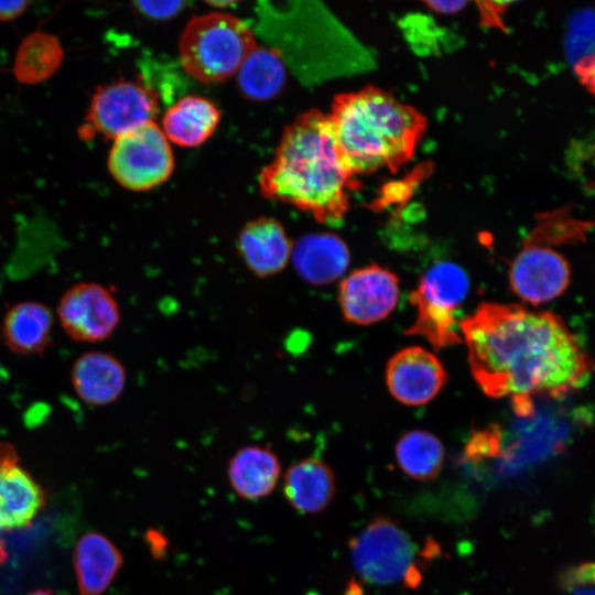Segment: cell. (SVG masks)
Instances as JSON below:
<instances>
[{
  "label": "cell",
  "instance_id": "1",
  "mask_svg": "<svg viewBox=\"0 0 595 595\" xmlns=\"http://www.w3.org/2000/svg\"><path fill=\"white\" fill-rule=\"evenodd\" d=\"M472 375L485 394L510 397L521 415L532 398L564 397L591 378L593 361L565 323L518 304L482 303L459 322Z\"/></svg>",
  "mask_w": 595,
  "mask_h": 595
},
{
  "label": "cell",
  "instance_id": "2",
  "mask_svg": "<svg viewBox=\"0 0 595 595\" xmlns=\"http://www.w3.org/2000/svg\"><path fill=\"white\" fill-rule=\"evenodd\" d=\"M354 176L339 152L328 115L312 109L285 127L273 160L260 172L259 186L264 197L336 225L358 186Z\"/></svg>",
  "mask_w": 595,
  "mask_h": 595
},
{
  "label": "cell",
  "instance_id": "3",
  "mask_svg": "<svg viewBox=\"0 0 595 595\" xmlns=\"http://www.w3.org/2000/svg\"><path fill=\"white\" fill-rule=\"evenodd\" d=\"M339 152L356 175L409 161L426 120L416 109L379 88L335 97L328 115Z\"/></svg>",
  "mask_w": 595,
  "mask_h": 595
},
{
  "label": "cell",
  "instance_id": "4",
  "mask_svg": "<svg viewBox=\"0 0 595 595\" xmlns=\"http://www.w3.org/2000/svg\"><path fill=\"white\" fill-rule=\"evenodd\" d=\"M257 47L249 26L224 12L195 17L178 42L184 69L205 84H218L236 74Z\"/></svg>",
  "mask_w": 595,
  "mask_h": 595
},
{
  "label": "cell",
  "instance_id": "5",
  "mask_svg": "<svg viewBox=\"0 0 595 595\" xmlns=\"http://www.w3.org/2000/svg\"><path fill=\"white\" fill-rule=\"evenodd\" d=\"M468 290L469 280L463 268L452 262L432 266L410 294L416 317L405 334L424 337L435 349L462 343L455 312Z\"/></svg>",
  "mask_w": 595,
  "mask_h": 595
},
{
  "label": "cell",
  "instance_id": "6",
  "mask_svg": "<svg viewBox=\"0 0 595 595\" xmlns=\"http://www.w3.org/2000/svg\"><path fill=\"white\" fill-rule=\"evenodd\" d=\"M358 575L374 585L404 582L415 587L421 574L415 566V545L393 520L377 517L348 543Z\"/></svg>",
  "mask_w": 595,
  "mask_h": 595
},
{
  "label": "cell",
  "instance_id": "7",
  "mask_svg": "<svg viewBox=\"0 0 595 595\" xmlns=\"http://www.w3.org/2000/svg\"><path fill=\"white\" fill-rule=\"evenodd\" d=\"M107 166L122 187L148 191L171 176L174 156L167 138L153 121L115 139Z\"/></svg>",
  "mask_w": 595,
  "mask_h": 595
},
{
  "label": "cell",
  "instance_id": "8",
  "mask_svg": "<svg viewBox=\"0 0 595 595\" xmlns=\"http://www.w3.org/2000/svg\"><path fill=\"white\" fill-rule=\"evenodd\" d=\"M159 110L154 90L140 83L119 80L98 87L91 96L79 136L115 140L150 122Z\"/></svg>",
  "mask_w": 595,
  "mask_h": 595
},
{
  "label": "cell",
  "instance_id": "9",
  "mask_svg": "<svg viewBox=\"0 0 595 595\" xmlns=\"http://www.w3.org/2000/svg\"><path fill=\"white\" fill-rule=\"evenodd\" d=\"M57 314L62 327L74 340L95 343L112 335L120 321L119 305L102 285L75 284L62 296Z\"/></svg>",
  "mask_w": 595,
  "mask_h": 595
},
{
  "label": "cell",
  "instance_id": "10",
  "mask_svg": "<svg viewBox=\"0 0 595 595\" xmlns=\"http://www.w3.org/2000/svg\"><path fill=\"white\" fill-rule=\"evenodd\" d=\"M571 270L562 253L550 246L524 242L509 270L511 290L521 300L539 305L560 296Z\"/></svg>",
  "mask_w": 595,
  "mask_h": 595
},
{
  "label": "cell",
  "instance_id": "11",
  "mask_svg": "<svg viewBox=\"0 0 595 595\" xmlns=\"http://www.w3.org/2000/svg\"><path fill=\"white\" fill-rule=\"evenodd\" d=\"M399 299V279L371 264L351 272L339 284L338 302L346 321L369 325L386 318Z\"/></svg>",
  "mask_w": 595,
  "mask_h": 595
},
{
  "label": "cell",
  "instance_id": "12",
  "mask_svg": "<svg viewBox=\"0 0 595 595\" xmlns=\"http://www.w3.org/2000/svg\"><path fill=\"white\" fill-rule=\"evenodd\" d=\"M386 380L391 396L399 402L423 405L437 396L447 381V374L435 355L413 346L389 359Z\"/></svg>",
  "mask_w": 595,
  "mask_h": 595
},
{
  "label": "cell",
  "instance_id": "13",
  "mask_svg": "<svg viewBox=\"0 0 595 595\" xmlns=\"http://www.w3.org/2000/svg\"><path fill=\"white\" fill-rule=\"evenodd\" d=\"M45 504L44 489L19 464L14 447L0 442V532L28 527Z\"/></svg>",
  "mask_w": 595,
  "mask_h": 595
},
{
  "label": "cell",
  "instance_id": "14",
  "mask_svg": "<svg viewBox=\"0 0 595 595\" xmlns=\"http://www.w3.org/2000/svg\"><path fill=\"white\" fill-rule=\"evenodd\" d=\"M293 244L282 224L271 217L248 221L238 236V251L256 277L266 279L288 266Z\"/></svg>",
  "mask_w": 595,
  "mask_h": 595
},
{
  "label": "cell",
  "instance_id": "15",
  "mask_svg": "<svg viewBox=\"0 0 595 595\" xmlns=\"http://www.w3.org/2000/svg\"><path fill=\"white\" fill-rule=\"evenodd\" d=\"M71 381L77 396L90 405H107L122 394L127 372L111 354L87 351L79 356L71 371Z\"/></svg>",
  "mask_w": 595,
  "mask_h": 595
},
{
  "label": "cell",
  "instance_id": "16",
  "mask_svg": "<svg viewBox=\"0 0 595 595\" xmlns=\"http://www.w3.org/2000/svg\"><path fill=\"white\" fill-rule=\"evenodd\" d=\"M346 244L329 232L309 234L293 244L291 259L298 274L315 285L337 280L348 268Z\"/></svg>",
  "mask_w": 595,
  "mask_h": 595
},
{
  "label": "cell",
  "instance_id": "17",
  "mask_svg": "<svg viewBox=\"0 0 595 595\" xmlns=\"http://www.w3.org/2000/svg\"><path fill=\"white\" fill-rule=\"evenodd\" d=\"M281 476V463L268 446L247 445L235 452L227 465L230 487L242 499L258 500L269 496Z\"/></svg>",
  "mask_w": 595,
  "mask_h": 595
},
{
  "label": "cell",
  "instance_id": "18",
  "mask_svg": "<svg viewBox=\"0 0 595 595\" xmlns=\"http://www.w3.org/2000/svg\"><path fill=\"white\" fill-rule=\"evenodd\" d=\"M335 475L322 459L307 457L291 465L283 476V495L303 515L323 511L333 500Z\"/></svg>",
  "mask_w": 595,
  "mask_h": 595
},
{
  "label": "cell",
  "instance_id": "19",
  "mask_svg": "<svg viewBox=\"0 0 595 595\" xmlns=\"http://www.w3.org/2000/svg\"><path fill=\"white\" fill-rule=\"evenodd\" d=\"M123 564L120 550L97 532L84 534L74 552V566L80 595H101Z\"/></svg>",
  "mask_w": 595,
  "mask_h": 595
},
{
  "label": "cell",
  "instance_id": "20",
  "mask_svg": "<svg viewBox=\"0 0 595 595\" xmlns=\"http://www.w3.org/2000/svg\"><path fill=\"white\" fill-rule=\"evenodd\" d=\"M220 119L216 105L203 97L181 98L162 118V131L181 147H197L215 131Z\"/></svg>",
  "mask_w": 595,
  "mask_h": 595
},
{
  "label": "cell",
  "instance_id": "21",
  "mask_svg": "<svg viewBox=\"0 0 595 595\" xmlns=\"http://www.w3.org/2000/svg\"><path fill=\"white\" fill-rule=\"evenodd\" d=\"M53 315L39 302L13 305L2 322V338L8 348L19 355L42 354L50 343Z\"/></svg>",
  "mask_w": 595,
  "mask_h": 595
},
{
  "label": "cell",
  "instance_id": "22",
  "mask_svg": "<svg viewBox=\"0 0 595 595\" xmlns=\"http://www.w3.org/2000/svg\"><path fill=\"white\" fill-rule=\"evenodd\" d=\"M64 55L63 45L56 35L42 30L33 31L20 42L12 73L21 84H42L57 73Z\"/></svg>",
  "mask_w": 595,
  "mask_h": 595
},
{
  "label": "cell",
  "instance_id": "23",
  "mask_svg": "<svg viewBox=\"0 0 595 595\" xmlns=\"http://www.w3.org/2000/svg\"><path fill=\"white\" fill-rule=\"evenodd\" d=\"M396 459L410 478L429 482L437 477L444 462V446L434 434L423 430L404 433L396 445Z\"/></svg>",
  "mask_w": 595,
  "mask_h": 595
},
{
  "label": "cell",
  "instance_id": "24",
  "mask_svg": "<svg viewBox=\"0 0 595 595\" xmlns=\"http://www.w3.org/2000/svg\"><path fill=\"white\" fill-rule=\"evenodd\" d=\"M237 73L240 91L253 100L275 97L285 83V68L275 50L257 47Z\"/></svg>",
  "mask_w": 595,
  "mask_h": 595
},
{
  "label": "cell",
  "instance_id": "25",
  "mask_svg": "<svg viewBox=\"0 0 595 595\" xmlns=\"http://www.w3.org/2000/svg\"><path fill=\"white\" fill-rule=\"evenodd\" d=\"M592 221L572 218L569 212L558 210L540 216L524 242L553 246L582 240Z\"/></svg>",
  "mask_w": 595,
  "mask_h": 595
},
{
  "label": "cell",
  "instance_id": "26",
  "mask_svg": "<svg viewBox=\"0 0 595 595\" xmlns=\"http://www.w3.org/2000/svg\"><path fill=\"white\" fill-rule=\"evenodd\" d=\"M566 48L573 65L595 55V9L584 10L571 20Z\"/></svg>",
  "mask_w": 595,
  "mask_h": 595
},
{
  "label": "cell",
  "instance_id": "27",
  "mask_svg": "<svg viewBox=\"0 0 595 595\" xmlns=\"http://www.w3.org/2000/svg\"><path fill=\"white\" fill-rule=\"evenodd\" d=\"M501 433L497 426H491L474 433L466 446V456L472 462H480L498 455Z\"/></svg>",
  "mask_w": 595,
  "mask_h": 595
},
{
  "label": "cell",
  "instance_id": "28",
  "mask_svg": "<svg viewBox=\"0 0 595 595\" xmlns=\"http://www.w3.org/2000/svg\"><path fill=\"white\" fill-rule=\"evenodd\" d=\"M183 1H139L136 6L145 15L155 19H166L175 15L184 7Z\"/></svg>",
  "mask_w": 595,
  "mask_h": 595
},
{
  "label": "cell",
  "instance_id": "29",
  "mask_svg": "<svg viewBox=\"0 0 595 595\" xmlns=\"http://www.w3.org/2000/svg\"><path fill=\"white\" fill-rule=\"evenodd\" d=\"M592 584L595 585V562L582 564L572 569L564 577V585Z\"/></svg>",
  "mask_w": 595,
  "mask_h": 595
},
{
  "label": "cell",
  "instance_id": "30",
  "mask_svg": "<svg viewBox=\"0 0 595 595\" xmlns=\"http://www.w3.org/2000/svg\"><path fill=\"white\" fill-rule=\"evenodd\" d=\"M574 71L582 84L595 94V55L574 65Z\"/></svg>",
  "mask_w": 595,
  "mask_h": 595
},
{
  "label": "cell",
  "instance_id": "31",
  "mask_svg": "<svg viewBox=\"0 0 595 595\" xmlns=\"http://www.w3.org/2000/svg\"><path fill=\"white\" fill-rule=\"evenodd\" d=\"M29 1H0V22H10L28 10Z\"/></svg>",
  "mask_w": 595,
  "mask_h": 595
},
{
  "label": "cell",
  "instance_id": "32",
  "mask_svg": "<svg viewBox=\"0 0 595 595\" xmlns=\"http://www.w3.org/2000/svg\"><path fill=\"white\" fill-rule=\"evenodd\" d=\"M145 540L148 541V544L150 545V550L153 555L161 556L164 555L166 551L167 542L165 540V537L161 536L159 531L155 530H149L145 536Z\"/></svg>",
  "mask_w": 595,
  "mask_h": 595
},
{
  "label": "cell",
  "instance_id": "33",
  "mask_svg": "<svg viewBox=\"0 0 595 595\" xmlns=\"http://www.w3.org/2000/svg\"><path fill=\"white\" fill-rule=\"evenodd\" d=\"M429 7H431L433 10L442 13H453L458 11L462 7L466 4V2L462 1H432L426 2Z\"/></svg>",
  "mask_w": 595,
  "mask_h": 595
},
{
  "label": "cell",
  "instance_id": "34",
  "mask_svg": "<svg viewBox=\"0 0 595 595\" xmlns=\"http://www.w3.org/2000/svg\"><path fill=\"white\" fill-rule=\"evenodd\" d=\"M565 587L571 591L572 595H595V585L592 584H576Z\"/></svg>",
  "mask_w": 595,
  "mask_h": 595
},
{
  "label": "cell",
  "instance_id": "35",
  "mask_svg": "<svg viewBox=\"0 0 595 595\" xmlns=\"http://www.w3.org/2000/svg\"><path fill=\"white\" fill-rule=\"evenodd\" d=\"M28 595H55V594L48 589H36Z\"/></svg>",
  "mask_w": 595,
  "mask_h": 595
},
{
  "label": "cell",
  "instance_id": "36",
  "mask_svg": "<svg viewBox=\"0 0 595 595\" xmlns=\"http://www.w3.org/2000/svg\"><path fill=\"white\" fill-rule=\"evenodd\" d=\"M210 6H214V7H225V6H229L231 4L232 2L231 1H210L208 2Z\"/></svg>",
  "mask_w": 595,
  "mask_h": 595
}]
</instances>
